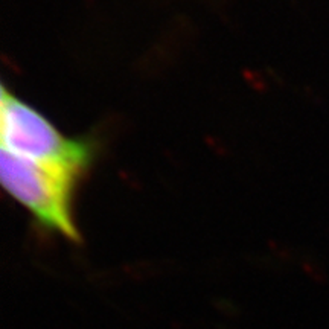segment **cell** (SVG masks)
Masks as SVG:
<instances>
[{
    "instance_id": "6da1fadb",
    "label": "cell",
    "mask_w": 329,
    "mask_h": 329,
    "mask_svg": "<svg viewBox=\"0 0 329 329\" xmlns=\"http://www.w3.org/2000/svg\"><path fill=\"white\" fill-rule=\"evenodd\" d=\"M80 174L64 166L40 163L2 149L0 177L6 192L41 225L72 241H80L72 214L73 186Z\"/></svg>"
},
{
    "instance_id": "7a4b0ae2",
    "label": "cell",
    "mask_w": 329,
    "mask_h": 329,
    "mask_svg": "<svg viewBox=\"0 0 329 329\" xmlns=\"http://www.w3.org/2000/svg\"><path fill=\"white\" fill-rule=\"evenodd\" d=\"M2 145L17 156L83 172L92 160V146L63 136L41 113L2 90Z\"/></svg>"
}]
</instances>
